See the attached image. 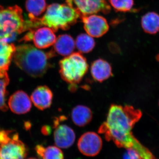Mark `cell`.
Listing matches in <instances>:
<instances>
[{
	"instance_id": "cell-9",
	"label": "cell",
	"mask_w": 159,
	"mask_h": 159,
	"mask_svg": "<svg viewBox=\"0 0 159 159\" xmlns=\"http://www.w3.org/2000/svg\"><path fill=\"white\" fill-rule=\"evenodd\" d=\"M101 137L93 132L84 134L78 140L77 146L81 153L88 157H94L100 152L102 148Z\"/></svg>"
},
{
	"instance_id": "cell-23",
	"label": "cell",
	"mask_w": 159,
	"mask_h": 159,
	"mask_svg": "<svg viewBox=\"0 0 159 159\" xmlns=\"http://www.w3.org/2000/svg\"><path fill=\"white\" fill-rule=\"evenodd\" d=\"M111 6L117 12H131L133 9L134 0H109Z\"/></svg>"
},
{
	"instance_id": "cell-2",
	"label": "cell",
	"mask_w": 159,
	"mask_h": 159,
	"mask_svg": "<svg viewBox=\"0 0 159 159\" xmlns=\"http://www.w3.org/2000/svg\"><path fill=\"white\" fill-rule=\"evenodd\" d=\"M56 56L53 50L45 52L28 44L16 47L13 59L16 65L31 77H42L51 67L49 60Z\"/></svg>"
},
{
	"instance_id": "cell-10",
	"label": "cell",
	"mask_w": 159,
	"mask_h": 159,
	"mask_svg": "<svg viewBox=\"0 0 159 159\" xmlns=\"http://www.w3.org/2000/svg\"><path fill=\"white\" fill-rule=\"evenodd\" d=\"M80 19L86 32L92 37H101L109 29L107 20L101 16L94 14L83 16Z\"/></svg>"
},
{
	"instance_id": "cell-12",
	"label": "cell",
	"mask_w": 159,
	"mask_h": 159,
	"mask_svg": "<svg viewBox=\"0 0 159 159\" xmlns=\"http://www.w3.org/2000/svg\"><path fill=\"white\" fill-rule=\"evenodd\" d=\"M8 104L9 108L14 113L25 114L31 110V99L25 93L19 91L10 97Z\"/></svg>"
},
{
	"instance_id": "cell-18",
	"label": "cell",
	"mask_w": 159,
	"mask_h": 159,
	"mask_svg": "<svg viewBox=\"0 0 159 159\" xmlns=\"http://www.w3.org/2000/svg\"><path fill=\"white\" fill-rule=\"evenodd\" d=\"M141 25L145 33L156 34L159 32V15L154 11L145 13L142 16Z\"/></svg>"
},
{
	"instance_id": "cell-16",
	"label": "cell",
	"mask_w": 159,
	"mask_h": 159,
	"mask_svg": "<svg viewBox=\"0 0 159 159\" xmlns=\"http://www.w3.org/2000/svg\"><path fill=\"white\" fill-rule=\"evenodd\" d=\"M93 116L92 111L85 106L77 105L71 111L72 121L79 127H83L88 125L92 121Z\"/></svg>"
},
{
	"instance_id": "cell-1",
	"label": "cell",
	"mask_w": 159,
	"mask_h": 159,
	"mask_svg": "<svg viewBox=\"0 0 159 159\" xmlns=\"http://www.w3.org/2000/svg\"><path fill=\"white\" fill-rule=\"evenodd\" d=\"M142 116L141 111L133 107L111 104L106 121L100 125L98 132L103 134L107 141H112L119 148L134 149L142 159H156L132 133V129Z\"/></svg>"
},
{
	"instance_id": "cell-24",
	"label": "cell",
	"mask_w": 159,
	"mask_h": 159,
	"mask_svg": "<svg viewBox=\"0 0 159 159\" xmlns=\"http://www.w3.org/2000/svg\"><path fill=\"white\" fill-rule=\"evenodd\" d=\"M123 159H142L136 151L133 148H127L124 153Z\"/></svg>"
},
{
	"instance_id": "cell-20",
	"label": "cell",
	"mask_w": 159,
	"mask_h": 159,
	"mask_svg": "<svg viewBox=\"0 0 159 159\" xmlns=\"http://www.w3.org/2000/svg\"><path fill=\"white\" fill-rule=\"evenodd\" d=\"M35 150L42 159H64L62 151L57 146H50L44 148L42 145H38Z\"/></svg>"
},
{
	"instance_id": "cell-21",
	"label": "cell",
	"mask_w": 159,
	"mask_h": 159,
	"mask_svg": "<svg viewBox=\"0 0 159 159\" xmlns=\"http://www.w3.org/2000/svg\"><path fill=\"white\" fill-rule=\"evenodd\" d=\"M96 43L92 36L88 34H81L78 35L75 41V46L78 51L82 53H89L95 48Z\"/></svg>"
},
{
	"instance_id": "cell-14",
	"label": "cell",
	"mask_w": 159,
	"mask_h": 159,
	"mask_svg": "<svg viewBox=\"0 0 159 159\" xmlns=\"http://www.w3.org/2000/svg\"><path fill=\"white\" fill-rule=\"evenodd\" d=\"M91 73L96 81L102 82L113 76L110 64L104 60L99 58L92 64Z\"/></svg>"
},
{
	"instance_id": "cell-3",
	"label": "cell",
	"mask_w": 159,
	"mask_h": 159,
	"mask_svg": "<svg viewBox=\"0 0 159 159\" xmlns=\"http://www.w3.org/2000/svg\"><path fill=\"white\" fill-rule=\"evenodd\" d=\"M80 18L79 11L67 3H53L47 7L45 14L39 18L41 26L44 25L56 32L59 29L68 30Z\"/></svg>"
},
{
	"instance_id": "cell-11",
	"label": "cell",
	"mask_w": 159,
	"mask_h": 159,
	"mask_svg": "<svg viewBox=\"0 0 159 159\" xmlns=\"http://www.w3.org/2000/svg\"><path fill=\"white\" fill-rule=\"evenodd\" d=\"M54 31L48 27L38 28L34 30L32 39L35 47L38 49L48 48L54 44L56 41Z\"/></svg>"
},
{
	"instance_id": "cell-4",
	"label": "cell",
	"mask_w": 159,
	"mask_h": 159,
	"mask_svg": "<svg viewBox=\"0 0 159 159\" xmlns=\"http://www.w3.org/2000/svg\"><path fill=\"white\" fill-rule=\"evenodd\" d=\"M28 31L22 9L18 6L0 5V39L9 43L22 32Z\"/></svg>"
},
{
	"instance_id": "cell-17",
	"label": "cell",
	"mask_w": 159,
	"mask_h": 159,
	"mask_svg": "<svg viewBox=\"0 0 159 159\" xmlns=\"http://www.w3.org/2000/svg\"><path fill=\"white\" fill-rule=\"evenodd\" d=\"M16 49L13 44L0 39V70H8Z\"/></svg>"
},
{
	"instance_id": "cell-19",
	"label": "cell",
	"mask_w": 159,
	"mask_h": 159,
	"mask_svg": "<svg viewBox=\"0 0 159 159\" xmlns=\"http://www.w3.org/2000/svg\"><path fill=\"white\" fill-rule=\"evenodd\" d=\"M26 10L29 13V19L39 18L47 9L45 0H26Z\"/></svg>"
},
{
	"instance_id": "cell-7",
	"label": "cell",
	"mask_w": 159,
	"mask_h": 159,
	"mask_svg": "<svg viewBox=\"0 0 159 159\" xmlns=\"http://www.w3.org/2000/svg\"><path fill=\"white\" fill-rule=\"evenodd\" d=\"M66 3L79 11L80 17L99 12L108 14L111 10L106 0H66Z\"/></svg>"
},
{
	"instance_id": "cell-13",
	"label": "cell",
	"mask_w": 159,
	"mask_h": 159,
	"mask_svg": "<svg viewBox=\"0 0 159 159\" xmlns=\"http://www.w3.org/2000/svg\"><path fill=\"white\" fill-rule=\"evenodd\" d=\"M53 94L47 86H40L35 89L31 96V100L39 109L43 110L52 104Z\"/></svg>"
},
{
	"instance_id": "cell-15",
	"label": "cell",
	"mask_w": 159,
	"mask_h": 159,
	"mask_svg": "<svg viewBox=\"0 0 159 159\" xmlns=\"http://www.w3.org/2000/svg\"><path fill=\"white\" fill-rule=\"evenodd\" d=\"M53 51L62 56L72 54L75 48V43L72 36L68 34L60 35L54 43Z\"/></svg>"
},
{
	"instance_id": "cell-25",
	"label": "cell",
	"mask_w": 159,
	"mask_h": 159,
	"mask_svg": "<svg viewBox=\"0 0 159 159\" xmlns=\"http://www.w3.org/2000/svg\"><path fill=\"white\" fill-rule=\"evenodd\" d=\"M28 159H37L36 158H33V157H31V158H29Z\"/></svg>"
},
{
	"instance_id": "cell-8",
	"label": "cell",
	"mask_w": 159,
	"mask_h": 159,
	"mask_svg": "<svg viewBox=\"0 0 159 159\" xmlns=\"http://www.w3.org/2000/svg\"><path fill=\"white\" fill-rule=\"evenodd\" d=\"M66 119V117L56 118L54 121L55 129L54 133V142L58 148H68L74 144L76 135L74 130L69 125L61 124L60 122Z\"/></svg>"
},
{
	"instance_id": "cell-6",
	"label": "cell",
	"mask_w": 159,
	"mask_h": 159,
	"mask_svg": "<svg viewBox=\"0 0 159 159\" xmlns=\"http://www.w3.org/2000/svg\"><path fill=\"white\" fill-rule=\"evenodd\" d=\"M27 154L28 149L16 133L0 129V159H25Z\"/></svg>"
},
{
	"instance_id": "cell-22",
	"label": "cell",
	"mask_w": 159,
	"mask_h": 159,
	"mask_svg": "<svg viewBox=\"0 0 159 159\" xmlns=\"http://www.w3.org/2000/svg\"><path fill=\"white\" fill-rule=\"evenodd\" d=\"M9 79L7 71L0 70V110L6 111L8 107L6 103V89Z\"/></svg>"
},
{
	"instance_id": "cell-5",
	"label": "cell",
	"mask_w": 159,
	"mask_h": 159,
	"mask_svg": "<svg viewBox=\"0 0 159 159\" xmlns=\"http://www.w3.org/2000/svg\"><path fill=\"white\" fill-rule=\"evenodd\" d=\"M59 66L61 77L70 85V90L73 91L87 73L89 69L86 59L79 52L72 53L61 60Z\"/></svg>"
}]
</instances>
